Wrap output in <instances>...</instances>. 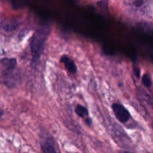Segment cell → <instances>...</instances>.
Listing matches in <instances>:
<instances>
[{
    "mask_svg": "<svg viewBox=\"0 0 153 153\" xmlns=\"http://www.w3.org/2000/svg\"><path fill=\"white\" fill-rule=\"evenodd\" d=\"M99 6L103 9L108 8V0H101L98 2Z\"/></svg>",
    "mask_w": 153,
    "mask_h": 153,
    "instance_id": "cell-10",
    "label": "cell"
},
{
    "mask_svg": "<svg viewBox=\"0 0 153 153\" xmlns=\"http://www.w3.org/2000/svg\"><path fill=\"white\" fill-rule=\"evenodd\" d=\"M137 98L139 99V101L140 102V103L142 104V105L145 108H147L148 111V107H149L150 108H152V97L146 92L143 89L140 88H137Z\"/></svg>",
    "mask_w": 153,
    "mask_h": 153,
    "instance_id": "cell-5",
    "label": "cell"
},
{
    "mask_svg": "<svg viewBox=\"0 0 153 153\" xmlns=\"http://www.w3.org/2000/svg\"><path fill=\"white\" fill-rule=\"evenodd\" d=\"M17 61L15 58H3L0 61V69L1 70L0 81L9 88H14L20 81V76L16 73Z\"/></svg>",
    "mask_w": 153,
    "mask_h": 153,
    "instance_id": "cell-1",
    "label": "cell"
},
{
    "mask_svg": "<svg viewBox=\"0 0 153 153\" xmlns=\"http://www.w3.org/2000/svg\"><path fill=\"white\" fill-rule=\"evenodd\" d=\"M142 83L146 88H150L152 87V79L148 73H145L142 77Z\"/></svg>",
    "mask_w": 153,
    "mask_h": 153,
    "instance_id": "cell-9",
    "label": "cell"
},
{
    "mask_svg": "<svg viewBox=\"0 0 153 153\" xmlns=\"http://www.w3.org/2000/svg\"><path fill=\"white\" fill-rule=\"evenodd\" d=\"M134 73H135V76H137V78H140V68H138V67H134Z\"/></svg>",
    "mask_w": 153,
    "mask_h": 153,
    "instance_id": "cell-11",
    "label": "cell"
},
{
    "mask_svg": "<svg viewBox=\"0 0 153 153\" xmlns=\"http://www.w3.org/2000/svg\"><path fill=\"white\" fill-rule=\"evenodd\" d=\"M112 110L117 119L122 123H126L131 118L129 111L120 103H114L112 105Z\"/></svg>",
    "mask_w": 153,
    "mask_h": 153,
    "instance_id": "cell-4",
    "label": "cell"
},
{
    "mask_svg": "<svg viewBox=\"0 0 153 153\" xmlns=\"http://www.w3.org/2000/svg\"><path fill=\"white\" fill-rule=\"evenodd\" d=\"M61 62L64 64L65 69L69 72V73H72V74H76V73H77L78 69L76 64H75L74 61H73L71 58H69L67 55H64L61 56Z\"/></svg>",
    "mask_w": 153,
    "mask_h": 153,
    "instance_id": "cell-7",
    "label": "cell"
},
{
    "mask_svg": "<svg viewBox=\"0 0 153 153\" xmlns=\"http://www.w3.org/2000/svg\"><path fill=\"white\" fill-rule=\"evenodd\" d=\"M75 111H76V114L81 118H86L87 117L89 116V112H88V108L80 104L76 105Z\"/></svg>",
    "mask_w": 153,
    "mask_h": 153,
    "instance_id": "cell-8",
    "label": "cell"
},
{
    "mask_svg": "<svg viewBox=\"0 0 153 153\" xmlns=\"http://www.w3.org/2000/svg\"><path fill=\"white\" fill-rule=\"evenodd\" d=\"M2 115H3V111L0 108V117L2 116Z\"/></svg>",
    "mask_w": 153,
    "mask_h": 153,
    "instance_id": "cell-13",
    "label": "cell"
},
{
    "mask_svg": "<svg viewBox=\"0 0 153 153\" xmlns=\"http://www.w3.org/2000/svg\"><path fill=\"white\" fill-rule=\"evenodd\" d=\"M40 147L43 152L52 153L56 152V149L55 147V141L52 137L46 136L43 139H41L40 141Z\"/></svg>",
    "mask_w": 153,
    "mask_h": 153,
    "instance_id": "cell-6",
    "label": "cell"
},
{
    "mask_svg": "<svg viewBox=\"0 0 153 153\" xmlns=\"http://www.w3.org/2000/svg\"><path fill=\"white\" fill-rule=\"evenodd\" d=\"M50 28L48 25H43L37 28L31 41V52L32 55V64H37L40 60L46 46Z\"/></svg>",
    "mask_w": 153,
    "mask_h": 153,
    "instance_id": "cell-2",
    "label": "cell"
},
{
    "mask_svg": "<svg viewBox=\"0 0 153 153\" xmlns=\"http://www.w3.org/2000/svg\"><path fill=\"white\" fill-rule=\"evenodd\" d=\"M86 124L88 126H91L92 125V119L91 117H86Z\"/></svg>",
    "mask_w": 153,
    "mask_h": 153,
    "instance_id": "cell-12",
    "label": "cell"
},
{
    "mask_svg": "<svg viewBox=\"0 0 153 153\" xmlns=\"http://www.w3.org/2000/svg\"><path fill=\"white\" fill-rule=\"evenodd\" d=\"M130 13L137 16H152V0H123Z\"/></svg>",
    "mask_w": 153,
    "mask_h": 153,
    "instance_id": "cell-3",
    "label": "cell"
}]
</instances>
